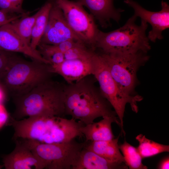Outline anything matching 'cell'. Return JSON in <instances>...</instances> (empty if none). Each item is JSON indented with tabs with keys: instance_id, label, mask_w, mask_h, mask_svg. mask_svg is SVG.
I'll return each mask as SVG.
<instances>
[{
	"instance_id": "obj_1",
	"label": "cell",
	"mask_w": 169,
	"mask_h": 169,
	"mask_svg": "<svg viewBox=\"0 0 169 169\" xmlns=\"http://www.w3.org/2000/svg\"><path fill=\"white\" fill-rule=\"evenodd\" d=\"M90 75L65 84V115L79 120L84 125L92 123L100 117L117 118L110 104L90 78Z\"/></svg>"
},
{
	"instance_id": "obj_2",
	"label": "cell",
	"mask_w": 169,
	"mask_h": 169,
	"mask_svg": "<svg viewBox=\"0 0 169 169\" xmlns=\"http://www.w3.org/2000/svg\"><path fill=\"white\" fill-rule=\"evenodd\" d=\"M9 120L14 130L13 140L22 138L53 144L69 141L81 135V124L72 118L37 116L18 120L11 117Z\"/></svg>"
},
{
	"instance_id": "obj_3",
	"label": "cell",
	"mask_w": 169,
	"mask_h": 169,
	"mask_svg": "<svg viewBox=\"0 0 169 169\" xmlns=\"http://www.w3.org/2000/svg\"><path fill=\"white\" fill-rule=\"evenodd\" d=\"M65 85L51 79L13 98L15 109L11 117L17 120L37 116L64 117Z\"/></svg>"
},
{
	"instance_id": "obj_4",
	"label": "cell",
	"mask_w": 169,
	"mask_h": 169,
	"mask_svg": "<svg viewBox=\"0 0 169 169\" xmlns=\"http://www.w3.org/2000/svg\"><path fill=\"white\" fill-rule=\"evenodd\" d=\"M137 18L134 15L123 26L111 32L99 30L95 40V49L106 53H147L151 49L146 33L148 25L141 19V24L136 25Z\"/></svg>"
},
{
	"instance_id": "obj_5",
	"label": "cell",
	"mask_w": 169,
	"mask_h": 169,
	"mask_svg": "<svg viewBox=\"0 0 169 169\" xmlns=\"http://www.w3.org/2000/svg\"><path fill=\"white\" fill-rule=\"evenodd\" d=\"M55 74L50 64L33 59L27 61L17 56L0 84L13 98L26 94L52 79Z\"/></svg>"
},
{
	"instance_id": "obj_6",
	"label": "cell",
	"mask_w": 169,
	"mask_h": 169,
	"mask_svg": "<svg viewBox=\"0 0 169 169\" xmlns=\"http://www.w3.org/2000/svg\"><path fill=\"white\" fill-rule=\"evenodd\" d=\"M98 53L120 90L126 95H135L134 94L137 83V72L149 60L147 53Z\"/></svg>"
},
{
	"instance_id": "obj_7",
	"label": "cell",
	"mask_w": 169,
	"mask_h": 169,
	"mask_svg": "<svg viewBox=\"0 0 169 169\" xmlns=\"http://www.w3.org/2000/svg\"><path fill=\"white\" fill-rule=\"evenodd\" d=\"M92 75L98 82L100 90L104 97L114 110L120 123L121 136L125 135L123 129V117L126 105L130 104L132 110H138L137 102L142 98L138 95H128L123 93L111 76L105 64L99 54L95 51L92 56Z\"/></svg>"
},
{
	"instance_id": "obj_8",
	"label": "cell",
	"mask_w": 169,
	"mask_h": 169,
	"mask_svg": "<svg viewBox=\"0 0 169 169\" xmlns=\"http://www.w3.org/2000/svg\"><path fill=\"white\" fill-rule=\"evenodd\" d=\"M33 152L46 166L45 169H70L88 141L79 143L74 139L57 143L45 144L25 139Z\"/></svg>"
},
{
	"instance_id": "obj_9",
	"label": "cell",
	"mask_w": 169,
	"mask_h": 169,
	"mask_svg": "<svg viewBox=\"0 0 169 169\" xmlns=\"http://www.w3.org/2000/svg\"><path fill=\"white\" fill-rule=\"evenodd\" d=\"M62 10L69 26L84 44L94 50L99 30L94 18L79 2L69 0H53Z\"/></svg>"
},
{
	"instance_id": "obj_10",
	"label": "cell",
	"mask_w": 169,
	"mask_h": 169,
	"mask_svg": "<svg viewBox=\"0 0 169 169\" xmlns=\"http://www.w3.org/2000/svg\"><path fill=\"white\" fill-rule=\"evenodd\" d=\"M52 1L47 24L40 44L55 45L70 39L80 40L69 26L61 9Z\"/></svg>"
},
{
	"instance_id": "obj_11",
	"label": "cell",
	"mask_w": 169,
	"mask_h": 169,
	"mask_svg": "<svg viewBox=\"0 0 169 169\" xmlns=\"http://www.w3.org/2000/svg\"><path fill=\"white\" fill-rule=\"evenodd\" d=\"M124 2L133 9L135 16L151 25L152 29L147 36L149 40L155 42L157 39L163 38L162 32L169 27V6L166 2L162 1L161 10L155 12L146 10L132 0H124Z\"/></svg>"
},
{
	"instance_id": "obj_12",
	"label": "cell",
	"mask_w": 169,
	"mask_h": 169,
	"mask_svg": "<svg viewBox=\"0 0 169 169\" xmlns=\"http://www.w3.org/2000/svg\"><path fill=\"white\" fill-rule=\"evenodd\" d=\"M13 140L15 144L14 150L2 156L5 169H45L44 162L31 150L24 139L17 138Z\"/></svg>"
},
{
	"instance_id": "obj_13",
	"label": "cell",
	"mask_w": 169,
	"mask_h": 169,
	"mask_svg": "<svg viewBox=\"0 0 169 169\" xmlns=\"http://www.w3.org/2000/svg\"><path fill=\"white\" fill-rule=\"evenodd\" d=\"M0 49L22 53L32 59L50 64L38 50L33 49L14 29L10 23L0 27Z\"/></svg>"
},
{
	"instance_id": "obj_14",
	"label": "cell",
	"mask_w": 169,
	"mask_h": 169,
	"mask_svg": "<svg viewBox=\"0 0 169 169\" xmlns=\"http://www.w3.org/2000/svg\"><path fill=\"white\" fill-rule=\"evenodd\" d=\"M92 56L87 59L66 60L60 64L51 65L55 74L61 76L67 84H70L92 75Z\"/></svg>"
},
{
	"instance_id": "obj_15",
	"label": "cell",
	"mask_w": 169,
	"mask_h": 169,
	"mask_svg": "<svg viewBox=\"0 0 169 169\" xmlns=\"http://www.w3.org/2000/svg\"><path fill=\"white\" fill-rule=\"evenodd\" d=\"M115 0H77L90 11L101 26L105 28L110 26V21L118 23L120 18L121 9H116L114 5Z\"/></svg>"
},
{
	"instance_id": "obj_16",
	"label": "cell",
	"mask_w": 169,
	"mask_h": 169,
	"mask_svg": "<svg viewBox=\"0 0 169 169\" xmlns=\"http://www.w3.org/2000/svg\"><path fill=\"white\" fill-rule=\"evenodd\" d=\"M101 120L84 125L80 129L81 132L85 136L88 142L107 141L115 138L111 128V124L115 123L120 127V121L117 118L105 116Z\"/></svg>"
},
{
	"instance_id": "obj_17",
	"label": "cell",
	"mask_w": 169,
	"mask_h": 169,
	"mask_svg": "<svg viewBox=\"0 0 169 169\" xmlns=\"http://www.w3.org/2000/svg\"><path fill=\"white\" fill-rule=\"evenodd\" d=\"M125 163L113 162L99 156L85 147L80 152L71 169H127Z\"/></svg>"
},
{
	"instance_id": "obj_18",
	"label": "cell",
	"mask_w": 169,
	"mask_h": 169,
	"mask_svg": "<svg viewBox=\"0 0 169 169\" xmlns=\"http://www.w3.org/2000/svg\"><path fill=\"white\" fill-rule=\"evenodd\" d=\"M120 136L109 141H90L87 143L85 148L108 160L125 163L118 144Z\"/></svg>"
},
{
	"instance_id": "obj_19",
	"label": "cell",
	"mask_w": 169,
	"mask_h": 169,
	"mask_svg": "<svg viewBox=\"0 0 169 169\" xmlns=\"http://www.w3.org/2000/svg\"><path fill=\"white\" fill-rule=\"evenodd\" d=\"M52 4V0H48L38 10L39 14L33 28L30 44V46L33 49L37 50L44 34Z\"/></svg>"
},
{
	"instance_id": "obj_20",
	"label": "cell",
	"mask_w": 169,
	"mask_h": 169,
	"mask_svg": "<svg viewBox=\"0 0 169 169\" xmlns=\"http://www.w3.org/2000/svg\"><path fill=\"white\" fill-rule=\"evenodd\" d=\"M136 139L139 142L137 148L142 159L169 151V145L161 144L149 139L143 134L138 135Z\"/></svg>"
},
{
	"instance_id": "obj_21",
	"label": "cell",
	"mask_w": 169,
	"mask_h": 169,
	"mask_svg": "<svg viewBox=\"0 0 169 169\" xmlns=\"http://www.w3.org/2000/svg\"><path fill=\"white\" fill-rule=\"evenodd\" d=\"M39 11L34 14H27L10 23L12 27L25 42L30 46L32 33Z\"/></svg>"
},
{
	"instance_id": "obj_22",
	"label": "cell",
	"mask_w": 169,
	"mask_h": 169,
	"mask_svg": "<svg viewBox=\"0 0 169 169\" xmlns=\"http://www.w3.org/2000/svg\"><path fill=\"white\" fill-rule=\"evenodd\" d=\"M124 157L125 163L130 169H147L148 167L142 162V158L137 148L132 146L126 141L119 145Z\"/></svg>"
},
{
	"instance_id": "obj_23",
	"label": "cell",
	"mask_w": 169,
	"mask_h": 169,
	"mask_svg": "<svg viewBox=\"0 0 169 169\" xmlns=\"http://www.w3.org/2000/svg\"><path fill=\"white\" fill-rule=\"evenodd\" d=\"M23 0H0V9L9 14L25 15L29 14L22 8Z\"/></svg>"
},
{
	"instance_id": "obj_24",
	"label": "cell",
	"mask_w": 169,
	"mask_h": 169,
	"mask_svg": "<svg viewBox=\"0 0 169 169\" xmlns=\"http://www.w3.org/2000/svg\"><path fill=\"white\" fill-rule=\"evenodd\" d=\"M17 55L13 52L0 49V82L3 76L13 64Z\"/></svg>"
},
{
	"instance_id": "obj_25",
	"label": "cell",
	"mask_w": 169,
	"mask_h": 169,
	"mask_svg": "<svg viewBox=\"0 0 169 169\" xmlns=\"http://www.w3.org/2000/svg\"><path fill=\"white\" fill-rule=\"evenodd\" d=\"M24 15L10 14L0 9V27L18 19Z\"/></svg>"
},
{
	"instance_id": "obj_26",
	"label": "cell",
	"mask_w": 169,
	"mask_h": 169,
	"mask_svg": "<svg viewBox=\"0 0 169 169\" xmlns=\"http://www.w3.org/2000/svg\"><path fill=\"white\" fill-rule=\"evenodd\" d=\"M8 113L2 104H0V128L8 120Z\"/></svg>"
},
{
	"instance_id": "obj_27",
	"label": "cell",
	"mask_w": 169,
	"mask_h": 169,
	"mask_svg": "<svg viewBox=\"0 0 169 169\" xmlns=\"http://www.w3.org/2000/svg\"><path fill=\"white\" fill-rule=\"evenodd\" d=\"M158 168L168 169L169 168V157L167 156L161 160L159 163Z\"/></svg>"
},
{
	"instance_id": "obj_28",
	"label": "cell",
	"mask_w": 169,
	"mask_h": 169,
	"mask_svg": "<svg viewBox=\"0 0 169 169\" xmlns=\"http://www.w3.org/2000/svg\"><path fill=\"white\" fill-rule=\"evenodd\" d=\"M5 92L0 84V104H2L5 99Z\"/></svg>"
},
{
	"instance_id": "obj_29",
	"label": "cell",
	"mask_w": 169,
	"mask_h": 169,
	"mask_svg": "<svg viewBox=\"0 0 169 169\" xmlns=\"http://www.w3.org/2000/svg\"><path fill=\"white\" fill-rule=\"evenodd\" d=\"M3 167H4L3 165H2L0 164V169L2 168Z\"/></svg>"
}]
</instances>
